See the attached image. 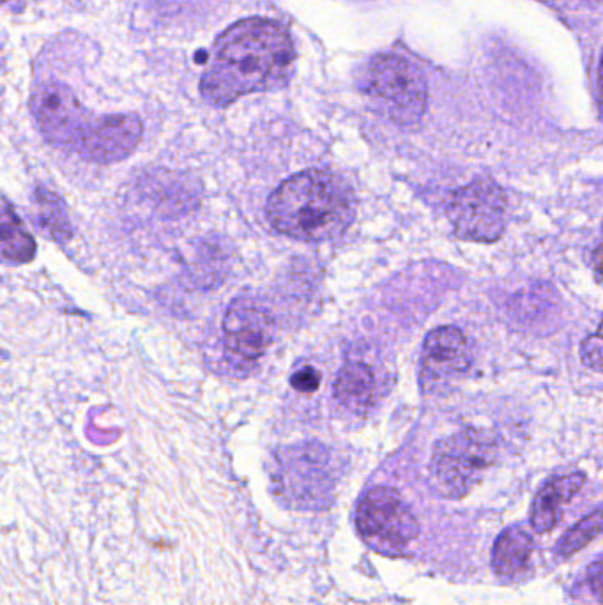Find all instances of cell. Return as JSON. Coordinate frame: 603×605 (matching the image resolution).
<instances>
[{
	"instance_id": "obj_1",
	"label": "cell",
	"mask_w": 603,
	"mask_h": 605,
	"mask_svg": "<svg viewBox=\"0 0 603 605\" xmlns=\"http://www.w3.org/2000/svg\"><path fill=\"white\" fill-rule=\"evenodd\" d=\"M291 34L275 20L246 18L216 39L200 78V94L213 107H229L253 92L275 91L294 73Z\"/></svg>"
},
{
	"instance_id": "obj_2",
	"label": "cell",
	"mask_w": 603,
	"mask_h": 605,
	"mask_svg": "<svg viewBox=\"0 0 603 605\" xmlns=\"http://www.w3.org/2000/svg\"><path fill=\"white\" fill-rule=\"evenodd\" d=\"M356 216L349 183L326 170H305L283 181L268 199V218L280 234L306 243L342 236Z\"/></svg>"
},
{
	"instance_id": "obj_3",
	"label": "cell",
	"mask_w": 603,
	"mask_h": 605,
	"mask_svg": "<svg viewBox=\"0 0 603 605\" xmlns=\"http://www.w3.org/2000/svg\"><path fill=\"white\" fill-rule=\"evenodd\" d=\"M29 107L48 144L92 161L107 130L108 115H92L69 85L55 80L34 85Z\"/></svg>"
},
{
	"instance_id": "obj_4",
	"label": "cell",
	"mask_w": 603,
	"mask_h": 605,
	"mask_svg": "<svg viewBox=\"0 0 603 605\" xmlns=\"http://www.w3.org/2000/svg\"><path fill=\"white\" fill-rule=\"evenodd\" d=\"M361 89L377 112L393 123H420L427 107V82L420 69L402 55L381 54L363 69Z\"/></svg>"
},
{
	"instance_id": "obj_5",
	"label": "cell",
	"mask_w": 603,
	"mask_h": 605,
	"mask_svg": "<svg viewBox=\"0 0 603 605\" xmlns=\"http://www.w3.org/2000/svg\"><path fill=\"white\" fill-rule=\"evenodd\" d=\"M496 460V443L487 432L458 430L432 453L430 480L439 496L460 499L473 491Z\"/></svg>"
},
{
	"instance_id": "obj_6",
	"label": "cell",
	"mask_w": 603,
	"mask_h": 605,
	"mask_svg": "<svg viewBox=\"0 0 603 605\" xmlns=\"http://www.w3.org/2000/svg\"><path fill=\"white\" fill-rule=\"evenodd\" d=\"M356 524L363 540L388 556L404 554L420 535L413 510L390 487H375L359 499Z\"/></svg>"
},
{
	"instance_id": "obj_7",
	"label": "cell",
	"mask_w": 603,
	"mask_h": 605,
	"mask_svg": "<svg viewBox=\"0 0 603 605\" xmlns=\"http://www.w3.org/2000/svg\"><path fill=\"white\" fill-rule=\"evenodd\" d=\"M506 211V193L489 177L458 188L448 204V218L457 238L471 243H494L501 238L506 229Z\"/></svg>"
},
{
	"instance_id": "obj_8",
	"label": "cell",
	"mask_w": 603,
	"mask_h": 605,
	"mask_svg": "<svg viewBox=\"0 0 603 605\" xmlns=\"http://www.w3.org/2000/svg\"><path fill=\"white\" fill-rule=\"evenodd\" d=\"M471 361V345L458 328L443 326L430 331L421 353V388L430 395L450 390L469 374Z\"/></svg>"
},
{
	"instance_id": "obj_9",
	"label": "cell",
	"mask_w": 603,
	"mask_h": 605,
	"mask_svg": "<svg viewBox=\"0 0 603 605\" xmlns=\"http://www.w3.org/2000/svg\"><path fill=\"white\" fill-rule=\"evenodd\" d=\"M275 337V321L268 310L250 299L232 301L223 319L225 347L232 358L255 361L264 356Z\"/></svg>"
},
{
	"instance_id": "obj_10",
	"label": "cell",
	"mask_w": 603,
	"mask_h": 605,
	"mask_svg": "<svg viewBox=\"0 0 603 605\" xmlns=\"http://www.w3.org/2000/svg\"><path fill=\"white\" fill-rule=\"evenodd\" d=\"M329 457L322 446L306 445L301 448H291L280 457V469L276 471V482L285 491L294 492L299 496L305 482L308 489H331L333 480L328 471Z\"/></svg>"
},
{
	"instance_id": "obj_11",
	"label": "cell",
	"mask_w": 603,
	"mask_h": 605,
	"mask_svg": "<svg viewBox=\"0 0 603 605\" xmlns=\"http://www.w3.org/2000/svg\"><path fill=\"white\" fill-rule=\"evenodd\" d=\"M533 551L535 544L526 529L519 526L504 529L492 551V565L497 577L510 583L526 581L533 575Z\"/></svg>"
},
{
	"instance_id": "obj_12",
	"label": "cell",
	"mask_w": 603,
	"mask_h": 605,
	"mask_svg": "<svg viewBox=\"0 0 603 605\" xmlns=\"http://www.w3.org/2000/svg\"><path fill=\"white\" fill-rule=\"evenodd\" d=\"M586 482V475L572 473V475L558 476L545 483L542 491L536 494L531 508V526L535 533L543 535L550 533L561 521V514L575 494L581 491Z\"/></svg>"
},
{
	"instance_id": "obj_13",
	"label": "cell",
	"mask_w": 603,
	"mask_h": 605,
	"mask_svg": "<svg viewBox=\"0 0 603 605\" xmlns=\"http://www.w3.org/2000/svg\"><path fill=\"white\" fill-rule=\"evenodd\" d=\"M377 372L363 361H349L333 384L335 399L352 413H365L377 400Z\"/></svg>"
},
{
	"instance_id": "obj_14",
	"label": "cell",
	"mask_w": 603,
	"mask_h": 605,
	"mask_svg": "<svg viewBox=\"0 0 603 605\" xmlns=\"http://www.w3.org/2000/svg\"><path fill=\"white\" fill-rule=\"evenodd\" d=\"M36 239L25 227L13 206L0 199V262L20 266L34 261Z\"/></svg>"
},
{
	"instance_id": "obj_15",
	"label": "cell",
	"mask_w": 603,
	"mask_h": 605,
	"mask_svg": "<svg viewBox=\"0 0 603 605\" xmlns=\"http://www.w3.org/2000/svg\"><path fill=\"white\" fill-rule=\"evenodd\" d=\"M36 220H38L39 229L45 232L48 238L66 245L71 241L75 229L73 223L69 220L68 207L62 200L61 195L48 190L45 186H39L36 190Z\"/></svg>"
},
{
	"instance_id": "obj_16",
	"label": "cell",
	"mask_w": 603,
	"mask_h": 605,
	"mask_svg": "<svg viewBox=\"0 0 603 605\" xmlns=\"http://www.w3.org/2000/svg\"><path fill=\"white\" fill-rule=\"evenodd\" d=\"M602 529V510L596 508L593 514L584 517L581 522H577L572 529H568L565 537L559 540L556 545V554L561 558H570L575 552L582 551L586 545L591 544Z\"/></svg>"
},
{
	"instance_id": "obj_17",
	"label": "cell",
	"mask_w": 603,
	"mask_h": 605,
	"mask_svg": "<svg viewBox=\"0 0 603 605\" xmlns=\"http://www.w3.org/2000/svg\"><path fill=\"white\" fill-rule=\"evenodd\" d=\"M602 331L600 328L582 342L581 356L584 365L596 372L602 370Z\"/></svg>"
},
{
	"instance_id": "obj_18",
	"label": "cell",
	"mask_w": 603,
	"mask_h": 605,
	"mask_svg": "<svg viewBox=\"0 0 603 605\" xmlns=\"http://www.w3.org/2000/svg\"><path fill=\"white\" fill-rule=\"evenodd\" d=\"M291 384L296 391L313 393V391L319 390V386H321V374H319V370H315L313 367L301 368L291 377Z\"/></svg>"
},
{
	"instance_id": "obj_19",
	"label": "cell",
	"mask_w": 603,
	"mask_h": 605,
	"mask_svg": "<svg viewBox=\"0 0 603 605\" xmlns=\"http://www.w3.org/2000/svg\"><path fill=\"white\" fill-rule=\"evenodd\" d=\"M6 2H9V0H0V6H2V4H6Z\"/></svg>"
}]
</instances>
